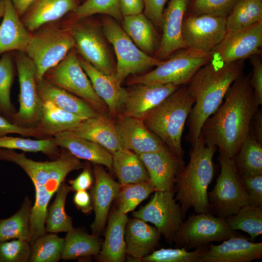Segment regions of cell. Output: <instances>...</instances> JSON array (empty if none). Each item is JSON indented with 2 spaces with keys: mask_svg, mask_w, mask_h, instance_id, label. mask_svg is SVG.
Here are the masks:
<instances>
[{
  "mask_svg": "<svg viewBox=\"0 0 262 262\" xmlns=\"http://www.w3.org/2000/svg\"><path fill=\"white\" fill-rule=\"evenodd\" d=\"M244 74L230 86L215 112L204 123L201 131L206 143L233 158L250 133L252 119L260 106Z\"/></svg>",
  "mask_w": 262,
  "mask_h": 262,
  "instance_id": "1",
  "label": "cell"
},
{
  "mask_svg": "<svg viewBox=\"0 0 262 262\" xmlns=\"http://www.w3.org/2000/svg\"><path fill=\"white\" fill-rule=\"evenodd\" d=\"M0 160L20 166L32 180L35 188L34 203L30 216V244L46 232L45 221L49 203L71 172L82 167L80 159L62 148L60 156L51 161L39 162L24 153L0 148Z\"/></svg>",
  "mask_w": 262,
  "mask_h": 262,
  "instance_id": "2",
  "label": "cell"
},
{
  "mask_svg": "<svg viewBox=\"0 0 262 262\" xmlns=\"http://www.w3.org/2000/svg\"><path fill=\"white\" fill-rule=\"evenodd\" d=\"M245 60L228 63L210 61L200 67L186 86L195 102L187 119L186 139L193 145L205 121L222 102L233 82L243 74Z\"/></svg>",
  "mask_w": 262,
  "mask_h": 262,
  "instance_id": "3",
  "label": "cell"
},
{
  "mask_svg": "<svg viewBox=\"0 0 262 262\" xmlns=\"http://www.w3.org/2000/svg\"><path fill=\"white\" fill-rule=\"evenodd\" d=\"M192 147L189 163L179 172L174 187L184 216L190 208L196 213H210L208 188L214 176L217 148L207 144L201 133Z\"/></svg>",
  "mask_w": 262,
  "mask_h": 262,
  "instance_id": "4",
  "label": "cell"
},
{
  "mask_svg": "<svg viewBox=\"0 0 262 262\" xmlns=\"http://www.w3.org/2000/svg\"><path fill=\"white\" fill-rule=\"evenodd\" d=\"M194 102L186 87L181 86L143 119L148 130L181 160L182 136Z\"/></svg>",
  "mask_w": 262,
  "mask_h": 262,
  "instance_id": "5",
  "label": "cell"
},
{
  "mask_svg": "<svg viewBox=\"0 0 262 262\" xmlns=\"http://www.w3.org/2000/svg\"><path fill=\"white\" fill-rule=\"evenodd\" d=\"M168 59L149 72L130 79L128 83L187 84L196 71L212 60L211 52L184 48L170 55Z\"/></svg>",
  "mask_w": 262,
  "mask_h": 262,
  "instance_id": "6",
  "label": "cell"
},
{
  "mask_svg": "<svg viewBox=\"0 0 262 262\" xmlns=\"http://www.w3.org/2000/svg\"><path fill=\"white\" fill-rule=\"evenodd\" d=\"M217 158L220 171L213 190L208 193L210 212L225 218L249 204L248 197L233 158L221 152Z\"/></svg>",
  "mask_w": 262,
  "mask_h": 262,
  "instance_id": "7",
  "label": "cell"
},
{
  "mask_svg": "<svg viewBox=\"0 0 262 262\" xmlns=\"http://www.w3.org/2000/svg\"><path fill=\"white\" fill-rule=\"evenodd\" d=\"M75 47L69 30L48 28L31 35L25 49L36 69V81L44 79L46 73L57 66Z\"/></svg>",
  "mask_w": 262,
  "mask_h": 262,
  "instance_id": "8",
  "label": "cell"
},
{
  "mask_svg": "<svg viewBox=\"0 0 262 262\" xmlns=\"http://www.w3.org/2000/svg\"><path fill=\"white\" fill-rule=\"evenodd\" d=\"M103 29L116 56L115 78L121 84L130 75L155 67L162 62V60L151 56L140 49L114 18H105Z\"/></svg>",
  "mask_w": 262,
  "mask_h": 262,
  "instance_id": "9",
  "label": "cell"
},
{
  "mask_svg": "<svg viewBox=\"0 0 262 262\" xmlns=\"http://www.w3.org/2000/svg\"><path fill=\"white\" fill-rule=\"evenodd\" d=\"M45 77L44 79L52 84L86 101L100 115L107 116L109 114L106 105L94 91L75 50H71Z\"/></svg>",
  "mask_w": 262,
  "mask_h": 262,
  "instance_id": "10",
  "label": "cell"
},
{
  "mask_svg": "<svg viewBox=\"0 0 262 262\" xmlns=\"http://www.w3.org/2000/svg\"><path fill=\"white\" fill-rule=\"evenodd\" d=\"M15 55L19 85V110L11 122L24 127H35L42 114L43 101L37 91L36 69L32 60L24 52Z\"/></svg>",
  "mask_w": 262,
  "mask_h": 262,
  "instance_id": "11",
  "label": "cell"
},
{
  "mask_svg": "<svg viewBox=\"0 0 262 262\" xmlns=\"http://www.w3.org/2000/svg\"><path fill=\"white\" fill-rule=\"evenodd\" d=\"M238 235L229 228L225 218L210 213H196L183 222L174 242L176 246L188 250L213 242L223 241Z\"/></svg>",
  "mask_w": 262,
  "mask_h": 262,
  "instance_id": "12",
  "label": "cell"
},
{
  "mask_svg": "<svg viewBox=\"0 0 262 262\" xmlns=\"http://www.w3.org/2000/svg\"><path fill=\"white\" fill-rule=\"evenodd\" d=\"M174 195V191H155L148 203L132 213L134 217L153 224L171 244L185 217Z\"/></svg>",
  "mask_w": 262,
  "mask_h": 262,
  "instance_id": "13",
  "label": "cell"
},
{
  "mask_svg": "<svg viewBox=\"0 0 262 262\" xmlns=\"http://www.w3.org/2000/svg\"><path fill=\"white\" fill-rule=\"evenodd\" d=\"M181 33L184 48L211 52L226 36V17L193 14L184 18Z\"/></svg>",
  "mask_w": 262,
  "mask_h": 262,
  "instance_id": "14",
  "label": "cell"
},
{
  "mask_svg": "<svg viewBox=\"0 0 262 262\" xmlns=\"http://www.w3.org/2000/svg\"><path fill=\"white\" fill-rule=\"evenodd\" d=\"M262 46V20L247 27L226 33L211 52L212 60L228 63L260 55Z\"/></svg>",
  "mask_w": 262,
  "mask_h": 262,
  "instance_id": "15",
  "label": "cell"
},
{
  "mask_svg": "<svg viewBox=\"0 0 262 262\" xmlns=\"http://www.w3.org/2000/svg\"><path fill=\"white\" fill-rule=\"evenodd\" d=\"M69 30L81 57L100 71L115 77V66L98 30L91 25H79Z\"/></svg>",
  "mask_w": 262,
  "mask_h": 262,
  "instance_id": "16",
  "label": "cell"
},
{
  "mask_svg": "<svg viewBox=\"0 0 262 262\" xmlns=\"http://www.w3.org/2000/svg\"><path fill=\"white\" fill-rule=\"evenodd\" d=\"M179 87L171 83L135 84L126 89L119 115L143 120Z\"/></svg>",
  "mask_w": 262,
  "mask_h": 262,
  "instance_id": "17",
  "label": "cell"
},
{
  "mask_svg": "<svg viewBox=\"0 0 262 262\" xmlns=\"http://www.w3.org/2000/svg\"><path fill=\"white\" fill-rule=\"evenodd\" d=\"M139 156L155 191H174L177 176L184 165L183 160L167 146L161 150Z\"/></svg>",
  "mask_w": 262,
  "mask_h": 262,
  "instance_id": "18",
  "label": "cell"
},
{
  "mask_svg": "<svg viewBox=\"0 0 262 262\" xmlns=\"http://www.w3.org/2000/svg\"><path fill=\"white\" fill-rule=\"evenodd\" d=\"M189 0H170L164 9L161 27L162 37L155 52L160 60L168 57L174 52L184 48L182 27Z\"/></svg>",
  "mask_w": 262,
  "mask_h": 262,
  "instance_id": "19",
  "label": "cell"
},
{
  "mask_svg": "<svg viewBox=\"0 0 262 262\" xmlns=\"http://www.w3.org/2000/svg\"><path fill=\"white\" fill-rule=\"evenodd\" d=\"M262 258V243H254L240 235L220 245L210 244L200 262H250Z\"/></svg>",
  "mask_w": 262,
  "mask_h": 262,
  "instance_id": "20",
  "label": "cell"
},
{
  "mask_svg": "<svg viewBox=\"0 0 262 262\" xmlns=\"http://www.w3.org/2000/svg\"><path fill=\"white\" fill-rule=\"evenodd\" d=\"M115 125L124 147L139 155L158 151L166 146L142 119L119 115Z\"/></svg>",
  "mask_w": 262,
  "mask_h": 262,
  "instance_id": "21",
  "label": "cell"
},
{
  "mask_svg": "<svg viewBox=\"0 0 262 262\" xmlns=\"http://www.w3.org/2000/svg\"><path fill=\"white\" fill-rule=\"evenodd\" d=\"M94 175L95 183L90 196L95 219L91 229L97 235L105 226L111 205L116 198L121 184L116 182L99 164H95Z\"/></svg>",
  "mask_w": 262,
  "mask_h": 262,
  "instance_id": "22",
  "label": "cell"
},
{
  "mask_svg": "<svg viewBox=\"0 0 262 262\" xmlns=\"http://www.w3.org/2000/svg\"><path fill=\"white\" fill-rule=\"evenodd\" d=\"M79 59L96 93L106 105L109 114L118 116L125 98L126 89L121 86L115 76L100 71L81 57H79Z\"/></svg>",
  "mask_w": 262,
  "mask_h": 262,
  "instance_id": "23",
  "label": "cell"
},
{
  "mask_svg": "<svg viewBox=\"0 0 262 262\" xmlns=\"http://www.w3.org/2000/svg\"><path fill=\"white\" fill-rule=\"evenodd\" d=\"M161 233L155 227L137 218L128 221L125 231L126 253L130 259L141 262L158 245Z\"/></svg>",
  "mask_w": 262,
  "mask_h": 262,
  "instance_id": "24",
  "label": "cell"
},
{
  "mask_svg": "<svg viewBox=\"0 0 262 262\" xmlns=\"http://www.w3.org/2000/svg\"><path fill=\"white\" fill-rule=\"evenodd\" d=\"M52 137L58 147L68 150L77 158L112 169L113 155L100 145L77 136L71 131L62 132Z\"/></svg>",
  "mask_w": 262,
  "mask_h": 262,
  "instance_id": "25",
  "label": "cell"
},
{
  "mask_svg": "<svg viewBox=\"0 0 262 262\" xmlns=\"http://www.w3.org/2000/svg\"><path fill=\"white\" fill-rule=\"evenodd\" d=\"M71 131L77 136L100 145L112 155L124 147L115 123L107 116L86 118Z\"/></svg>",
  "mask_w": 262,
  "mask_h": 262,
  "instance_id": "26",
  "label": "cell"
},
{
  "mask_svg": "<svg viewBox=\"0 0 262 262\" xmlns=\"http://www.w3.org/2000/svg\"><path fill=\"white\" fill-rule=\"evenodd\" d=\"M5 11L0 25V55L12 51L25 52L31 34L23 24L11 0H4Z\"/></svg>",
  "mask_w": 262,
  "mask_h": 262,
  "instance_id": "27",
  "label": "cell"
},
{
  "mask_svg": "<svg viewBox=\"0 0 262 262\" xmlns=\"http://www.w3.org/2000/svg\"><path fill=\"white\" fill-rule=\"evenodd\" d=\"M79 4V0H35L21 21L29 31L33 32L74 11Z\"/></svg>",
  "mask_w": 262,
  "mask_h": 262,
  "instance_id": "28",
  "label": "cell"
},
{
  "mask_svg": "<svg viewBox=\"0 0 262 262\" xmlns=\"http://www.w3.org/2000/svg\"><path fill=\"white\" fill-rule=\"evenodd\" d=\"M128 218L117 209L111 214L98 260L102 262H123L126 259L125 231Z\"/></svg>",
  "mask_w": 262,
  "mask_h": 262,
  "instance_id": "29",
  "label": "cell"
},
{
  "mask_svg": "<svg viewBox=\"0 0 262 262\" xmlns=\"http://www.w3.org/2000/svg\"><path fill=\"white\" fill-rule=\"evenodd\" d=\"M37 91L43 101H49L60 108L84 118L101 115L83 99L44 78L37 82Z\"/></svg>",
  "mask_w": 262,
  "mask_h": 262,
  "instance_id": "30",
  "label": "cell"
},
{
  "mask_svg": "<svg viewBox=\"0 0 262 262\" xmlns=\"http://www.w3.org/2000/svg\"><path fill=\"white\" fill-rule=\"evenodd\" d=\"M85 118L65 111L49 101H43L42 114L35 128L45 137H53L77 128Z\"/></svg>",
  "mask_w": 262,
  "mask_h": 262,
  "instance_id": "31",
  "label": "cell"
},
{
  "mask_svg": "<svg viewBox=\"0 0 262 262\" xmlns=\"http://www.w3.org/2000/svg\"><path fill=\"white\" fill-rule=\"evenodd\" d=\"M112 155V169L121 184L150 181L147 171L139 155L124 147Z\"/></svg>",
  "mask_w": 262,
  "mask_h": 262,
  "instance_id": "32",
  "label": "cell"
},
{
  "mask_svg": "<svg viewBox=\"0 0 262 262\" xmlns=\"http://www.w3.org/2000/svg\"><path fill=\"white\" fill-rule=\"evenodd\" d=\"M122 27L134 44L144 52L152 53L156 47L157 36L154 24L142 13L122 18Z\"/></svg>",
  "mask_w": 262,
  "mask_h": 262,
  "instance_id": "33",
  "label": "cell"
},
{
  "mask_svg": "<svg viewBox=\"0 0 262 262\" xmlns=\"http://www.w3.org/2000/svg\"><path fill=\"white\" fill-rule=\"evenodd\" d=\"M102 243L97 234H89L73 228L67 232L64 238L61 259L66 261L97 256Z\"/></svg>",
  "mask_w": 262,
  "mask_h": 262,
  "instance_id": "34",
  "label": "cell"
},
{
  "mask_svg": "<svg viewBox=\"0 0 262 262\" xmlns=\"http://www.w3.org/2000/svg\"><path fill=\"white\" fill-rule=\"evenodd\" d=\"M32 206L31 200L26 197L14 214L6 219H0V242L15 239L30 242V221Z\"/></svg>",
  "mask_w": 262,
  "mask_h": 262,
  "instance_id": "35",
  "label": "cell"
},
{
  "mask_svg": "<svg viewBox=\"0 0 262 262\" xmlns=\"http://www.w3.org/2000/svg\"><path fill=\"white\" fill-rule=\"evenodd\" d=\"M241 176L262 174V144L249 133L233 157Z\"/></svg>",
  "mask_w": 262,
  "mask_h": 262,
  "instance_id": "36",
  "label": "cell"
},
{
  "mask_svg": "<svg viewBox=\"0 0 262 262\" xmlns=\"http://www.w3.org/2000/svg\"><path fill=\"white\" fill-rule=\"evenodd\" d=\"M262 20V0H237L226 17L227 33Z\"/></svg>",
  "mask_w": 262,
  "mask_h": 262,
  "instance_id": "37",
  "label": "cell"
},
{
  "mask_svg": "<svg viewBox=\"0 0 262 262\" xmlns=\"http://www.w3.org/2000/svg\"><path fill=\"white\" fill-rule=\"evenodd\" d=\"M70 186L64 181L56 193L55 198L48 208L45 221L46 231L49 233L67 232L73 228L72 219L65 210V204Z\"/></svg>",
  "mask_w": 262,
  "mask_h": 262,
  "instance_id": "38",
  "label": "cell"
},
{
  "mask_svg": "<svg viewBox=\"0 0 262 262\" xmlns=\"http://www.w3.org/2000/svg\"><path fill=\"white\" fill-rule=\"evenodd\" d=\"M225 221L230 229L244 231L253 240L262 234V207L246 205Z\"/></svg>",
  "mask_w": 262,
  "mask_h": 262,
  "instance_id": "39",
  "label": "cell"
},
{
  "mask_svg": "<svg viewBox=\"0 0 262 262\" xmlns=\"http://www.w3.org/2000/svg\"><path fill=\"white\" fill-rule=\"evenodd\" d=\"M0 148L18 149L25 152H42L51 157H58L61 151L53 138L31 139L5 135L0 137Z\"/></svg>",
  "mask_w": 262,
  "mask_h": 262,
  "instance_id": "40",
  "label": "cell"
},
{
  "mask_svg": "<svg viewBox=\"0 0 262 262\" xmlns=\"http://www.w3.org/2000/svg\"><path fill=\"white\" fill-rule=\"evenodd\" d=\"M64 238L56 233L44 234L31 245L30 262H57L63 249Z\"/></svg>",
  "mask_w": 262,
  "mask_h": 262,
  "instance_id": "41",
  "label": "cell"
},
{
  "mask_svg": "<svg viewBox=\"0 0 262 262\" xmlns=\"http://www.w3.org/2000/svg\"><path fill=\"white\" fill-rule=\"evenodd\" d=\"M14 63L10 53L0 58V115L11 121L15 108L11 100V89L14 78Z\"/></svg>",
  "mask_w": 262,
  "mask_h": 262,
  "instance_id": "42",
  "label": "cell"
},
{
  "mask_svg": "<svg viewBox=\"0 0 262 262\" xmlns=\"http://www.w3.org/2000/svg\"><path fill=\"white\" fill-rule=\"evenodd\" d=\"M155 191L149 181L122 185L116 197L117 210L126 214L133 211Z\"/></svg>",
  "mask_w": 262,
  "mask_h": 262,
  "instance_id": "43",
  "label": "cell"
},
{
  "mask_svg": "<svg viewBox=\"0 0 262 262\" xmlns=\"http://www.w3.org/2000/svg\"><path fill=\"white\" fill-rule=\"evenodd\" d=\"M208 245L189 251L184 247L164 248L154 250L142 259L146 262H200Z\"/></svg>",
  "mask_w": 262,
  "mask_h": 262,
  "instance_id": "44",
  "label": "cell"
},
{
  "mask_svg": "<svg viewBox=\"0 0 262 262\" xmlns=\"http://www.w3.org/2000/svg\"><path fill=\"white\" fill-rule=\"evenodd\" d=\"M73 12L78 19L98 14H106L116 21L122 20L123 18L119 0H85Z\"/></svg>",
  "mask_w": 262,
  "mask_h": 262,
  "instance_id": "45",
  "label": "cell"
},
{
  "mask_svg": "<svg viewBox=\"0 0 262 262\" xmlns=\"http://www.w3.org/2000/svg\"><path fill=\"white\" fill-rule=\"evenodd\" d=\"M31 245L29 241L13 239L0 242V262L29 261Z\"/></svg>",
  "mask_w": 262,
  "mask_h": 262,
  "instance_id": "46",
  "label": "cell"
},
{
  "mask_svg": "<svg viewBox=\"0 0 262 262\" xmlns=\"http://www.w3.org/2000/svg\"><path fill=\"white\" fill-rule=\"evenodd\" d=\"M237 0H195L193 11L195 15L209 14L226 17Z\"/></svg>",
  "mask_w": 262,
  "mask_h": 262,
  "instance_id": "47",
  "label": "cell"
},
{
  "mask_svg": "<svg viewBox=\"0 0 262 262\" xmlns=\"http://www.w3.org/2000/svg\"><path fill=\"white\" fill-rule=\"evenodd\" d=\"M241 177L249 204L262 207V174Z\"/></svg>",
  "mask_w": 262,
  "mask_h": 262,
  "instance_id": "48",
  "label": "cell"
},
{
  "mask_svg": "<svg viewBox=\"0 0 262 262\" xmlns=\"http://www.w3.org/2000/svg\"><path fill=\"white\" fill-rule=\"evenodd\" d=\"M10 133L24 136L44 138L45 136L35 127H24L14 123L0 115V137Z\"/></svg>",
  "mask_w": 262,
  "mask_h": 262,
  "instance_id": "49",
  "label": "cell"
},
{
  "mask_svg": "<svg viewBox=\"0 0 262 262\" xmlns=\"http://www.w3.org/2000/svg\"><path fill=\"white\" fill-rule=\"evenodd\" d=\"M250 62L253 67L250 83L256 100L261 106L262 105V62L259 55L250 57Z\"/></svg>",
  "mask_w": 262,
  "mask_h": 262,
  "instance_id": "50",
  "label": "cell"
},
{
  "mask_svg": "<svg viewBox=\"0 0 262 262\" xmlns=\"http://www.w3.org/2000/svg\"><path fill=\"white\" fill-rule=\"evenodd\" d=\"M145 15L156 27H161L162 18L167 0H144Z\"/></svg>",
  "mask_w": 262,
  "mask_h": 262,
  "instance_id": "51",
  "label": "cell"
},
{
  "mask_svg": "<svg viewBox=\"0 0 262 262\" xmlns=\"http://www.w3.org/2000/svg\"><path fill=\"white\" fill-rule=\"evenodd\" d=\"M72 191L87 190L93 184V178L90 171L84 169L75 179L69 181Z\"/></svg>",
  "mask_w": 262,
  "mask_h": 262,
  "instance_id": "52",
  "label": "cell"
},
{
  "mask_svg": "<svg viewBox=\"0 0 262 262\" xmlns=\"http://www.w3.org/2000/svg\"><path fill=\"white\" fill-rule=\"evenodd\" d=\"M144 0H119V7L123 16L137 15L144 9Z\"/></svg>",
  "mask_w": 262,
  "mask_h": 262,
  "instance_id": "53",
  "label": "cell"
},
{
  "mask_svg": "<svg viewBox=\"0 0 262 262\" xmlns=\"http://www.w3.org/2000/svg\"><path fill=\"white\" fill-rule=\"evenodd\" d=\"M73 202L84 213H89L93 210L90 195L86 190L76 191L73 196Z\"/></svg>",
  "mask_w": 262,
  "mask_h": 262,
  "instance_id": "54",
  "label": "cell"
},
{
  "mask_svg": "<svg viewBox=\"0 0 262 262\" xmlns=\"http://www.w3.org/2000/svg\"><path fill=\"white\" fill-rule=\"evenodd\" d=\"M252 133H250L259 143L262 144V111L259 109L252 120Z\"/></svg>",
  "mask_w": 262,
  "mask_h": 262,
  "instance_id": "55",
  "label": "cell"
},
{
  "mask_svg": "<svg viewBox=\"0 0 262 262\" xmlns=\"http://www.w3.org/2000/svg\"><path fill=\"white\" fill-rule=\"evenodd\" d=\"M35 0H11L19 16H22Z\"/></svg>",
  "mask_w": 262,
  "mask_h": 262,
  "instance_id": "56",
  "label": "cell"
},
{
  "mask_svg": "<svg viewBox=\"0 0 262 262\" xmlns=\"http://www.w3.org/2000/svg\"><path fill=\"white\" fill-rule=\"evenodd\" d=\"M5 11V3L4 0H0V21L2 18Z\"/></svg>",
  "mask_w": 262,
  "mask_h": 262,
  "instance_id": "57",
  "label": "cell"
}]
</instances>
